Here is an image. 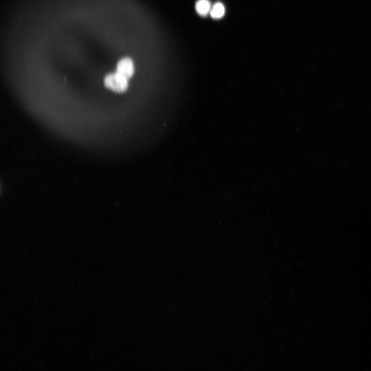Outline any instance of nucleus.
I'll list each match as a JSON object with an SVG mask.
<instances>
[{"instance_id":"1","label":"nucleus","mask_w":371,"mask_h":371,"mask_svg":"<svg viewBox=\"0 0 371 371\" xmlns=\"http://www.w3.org/2000/svg\"><path fill=\"white\" fill-rule=\"evenodd\" d=\"M104 83L107 88L118 93L125 91L128 86V79L118 72L107 76Z\"/></svg>"},{"instance_id":"4","label":"nucleus","mask_w":371,"mask_h":371,"mask_svg":"<svg viewBox=\"0 0 371 371\" xmlns=\"http://www.w3.org/2000/svg\"><path fill=\"white\" fill-rule=\"evenodd\" d=\"M225 14V8L224 6L220 3H216L212 8L210 14L211 17L214 19L221 18Z\"/></svg>"},{"instance_id":"3","label":"nucleus","mask_w":371,"mask_h":371,"mask_svg":"<svg viewBox=\"0 0 371 371\" xmlns=\"http://www.w3.org/2000/svg\"><path fill=\"white\" fill-rule=\"evenodd\" d=\"M211 4L209 0H198L195 4V10L201 16H206L210 13Z\"/></svg>"},{"instance_id":"2","label":"nucleus","mask_w":371,"mask_h":371,"mask_svg":"<svg viewBox=\"0 0 371 371\" xmlns=\"http://www.w3.org/2000/svg\"><path fill=\"white\" fill-rule=\"evenodd\" d=\"M117 72L127 79L131 78L134 74V65L132 60L128 57L121 59L117 63Z\"/></svg>"}]
</instances>
